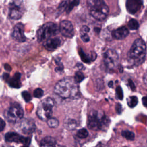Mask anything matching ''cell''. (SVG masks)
<instances>
[{
    "mask_svg": "<svg viewBox=\"0 0 147 147\" xmlns=\"http://www.w3.org/2000/svg\"><path fill=\"white\" fill-rule=\"evenodd\" d=\"M54 92L63 98H75L79 95V87L74 78L59 80L54 87Z\"/></svg>",
    "mask_w": 147,
    "mask_h": 147,
    "instance_id": "6da1fadb",
    "label": "cell"
},
{
    "mask_svg": "<svg viewBox=\"0 0 147 147\" xmlns=\"http://www.w3.org/2000/svg\"><path fill=\"white\" fill-rule=\"evenodd\" d=\"M109 123V118L102 110H92L88 116L87 126L91 130H105Z\"/></svg>",
    "mask_w": 147,
    "mask_h": 147,
    "instance_id": "7a4b0ae2",
    "label": "cell"
},
{
    "mask_svg": "<svg viewBox=\"0 0 147 147\" xmlns=\"http://www.w3.org/2000/svg\"><path fill=\"white\" fill-rule=\"evenodd\" d=\"M146 44L140 38L136 39L133 43L129 52L128 58L133 65H138L143 63L146 53Z\"/></svg>",
    "mask_w": 147,
    "mask_h": 147,
    "instance_id": "3957f363",
    "label": "cell"
},
{
    "mask_svg": "<svg viewBox=\"0 0 147 147\" xmlns=\"http://www.w3.org/2000/svg\"><path fill=\"white\" fill-rule=\"evenodd\" d=\"M87 7L90 14L96 20H105L109 13V9L104 0H87Z\"/></svg>",
    "mask_w": 147,
    "mask_h": 147,
    "instance_id": "277c9868",
    "label": "cell"
},
{
    "mask_svg": "<svg viewBox=\"0 0 147 147\" xmlns=\"http://www.w3.org/2000/svg\"><path fill=\"white\" fill-rule=\"evenodd\" d=\"M59 30V28L56 24L52 22H47L42 25L38 30L37 35L38 41L39 42L45 41L57 34Z\"/></svg>",
    "mask_w": 147,
    "mask_h": 147,
    "instance_id": "5b68a950",
    "label": "cell"
},
{
    "mask_svg": "<svg viewBox=\"0 0 147 147\" xmlns=\"http://www.w3.org/2000/svg\"><path fill=\"white\" fill-rule=\"evenodd\" d=\"M54 100L51 98H46L38 105L37 109V117L42 121H47L51 117Z\"/></svg>",
    "mask_w": 147,
    "mask_h": 147,
    "instance_id": "8992f818",
    "label": "cell"
},
{
    "mask_svg": "<svg viewBox=\"0 0 147 147\" xmlns=\"http://www.w3.org/2000/svg\"><path fill=\"white\" fill-rule=\"evenodd\" d=\"M24 116V110L18 103L12 104L6 111L5 117L11 122H16L21 119Z\"/></svg>",
    "mask_w": 147,
    "mask_h": 147,
    "instance_id": "52a82bcc",
    "label": "cell"
},
{
    "mask_svg": "<svg viewBox=\"0 0 147 147\" xmlns=\"http://www.w3.org/2000/svg\"><path fill=\"white\" fill-rule=\"evenodd\" d=\"M25 9L22 0H13L9 4V17L14 20H18L22 16Z\"/></svg>",
    "mask_w": 147,
    "mask_h": 147,
    "instance_id": "ba28073f",
    "label": "cell"
},
{
    "mask_svg": "<svg viewBox=\"0 0 147 147\" xmlns=\"http://www.w3.org/2000/svg\"><path fill=\"white\" fill-rule=\"evenodd\" d=\"M103 60L105 65L110 69H115L119 62V56L117 52L112 49H107L103 55Z\"/></svg>",
    "mask_w": 147,
    "mask_h": 147,
    "instance_id": "9c48e42d",
    "label": "cell"
},
{
    "mask_svg": "<svg viewBox=\"0 0 147 147\" xmlns=\"http://www.w3.org/2000/svg\"><path fill=\"white\" fill-rule=\"evenodd\" d=\"M5 140L7 142H14L17 143H22L28 146L30 143V138L25 137L18 134L15 132H9L5 134Z\"/></svg>",
    "mask_w": 147,
    "mask_h": 147,
    "instance_id": "30bf717a",
    "label": "cell"
},
{
    "mask_svg": "<svg viewBox=\"0 0 147 147\" xmlns=\"http://www.w3.org/2000/svg\"><path fill=\"white\" fill-rule=\"evenodd\" d=\"M59 31L61 34L67 38H72L74 35V29L72 23L68 20H63L60 23Z\"/></svg>",
    "mask_w": 147,
    "mask_h": 147,
    "instance_id": "8fae6325",
    "label": "cell"
},
{
    "mask_svg": "<svg viewBox=\"0 0 147 147\" xmlns=\"http://www.w3.org/2000/svg\"><path fill=\"white\" fill-rule=\"evenodd\" d=\"M18 128L19 130L24 134H31L35 130L36 126L32 120L24 119L19 122Z\"/></svg>",
    "mask_w": 147,
    "mask_h": 147,
    "instance_id": "7c38bea8",
    "label": "cell"
},
{
    "mask_svg": "<svg viewBox=\"0 0 147 147\" xmlns=\"http://www.w3.org/2000/svg\"><path fill=\"white\" fill-rule=\"evenodd\" d=\"M11 36L16 41L20 42L25 41L26 37L24 35V25L21 23L17 24L13 28Z\"/></svg>",
    "mask_w": 147,
    "mask_h": 147,
    "instance_id": "4fadbf2b",
    "label": "cell"
},
{
    "mask_svg": "<svg viewBox=\"0 0 147 147\" xmlns=\"http://www.w3.org/2000/svg\"><path fill=\"white\" fill-rule=\"evenodd\" d=\"M79 4V0H66L60 3L58 9L60 11H65L67 13H70L75 6Z\"/></svg>",
    "mask_w": 147,
    "mask_h": 147,
    "instance_id": "5bb4252c",
    "label": "cell"
},
{
    "mask_svg": "<svg viewBox=\"0 0 147 147\" xmlns=\"http://www.w3.org/2000/svg\"><path fill=\"white\" fill-rule=\"evenodd\" d=\"M142 3V0H126V9L129 13L135 14L141 9Z\"/></svg>",
    "mask_w": 147,
    "mask_h": 147,
    "instance_id": "9a60e30c",
    "label": "cell"
},
{
    "mask_svg": "<svg viewBox=\"0 0 147 147\" xmlns=\"http://www.w3.org/2000/svg\"><path fill=\"white\" fill-rule=\"evenodd\" d=\"M61 44V40L60 38L55 37V38H51L47 40H46L43 45L46 49L49 51H54L57 49Z\"/></svg>",
    "mask_w": 147,
    "mask_h": 147,
    "instance_id": "2e32d148",
    "label": "cell"
},
{
    "mask_svg": "<svg viewBox=\"0 0 147 147\" xmlns=\"http://www.w3.org/2000/svg\"><path fill=\"white\" fill-rule=\"evenodd\" d=\"M129 30L125 26L120 27L112 32V36L117 40H122L125 38L129 34Z\"/></svg>",
    "mask_w": 147,
    "mask_h": 147,
    "instance_id": "e0dca14e",
    "label": "cell"
},
{
    "mask_svg": "<svg viewBox=\"0 0 147 147\" xmlns=\"http://www.w3.org/2000/svg\"><path fill=\"white\" fill-rule=\"evenodd\" d=\"M40 147H64L59 145L56 140L50 136L44 138L40 142Z\"/></svg>",
    "mask_w": 147,
    "mask_h": 147,
    "instance_id": "ac0fdd59",
    "label": "cell"
},
{
    "mask_svg": "<svg viewBox=\"0 0 147 147\" xmlns=\"http://www.w3.org/2000/svg\"><path fill=\"white\" fill-rule=\"evenodd\" d=\"M79 55L81 58V60L86 63H88L91 61L95 60L96 57V55L95 52H92L91 56H90L89 55H87L81 48L79 50Z\"/></svg>",
    "mask_w": 147,
    "mask_h": 147,
    "instance_id": "d6986e66",
    "label": "cell"
},
{
    "mask_svg": "<svg viewBox=\"0 0 147 147\" xmlns=\"http://www.w3.org/2000/svg\"><path fill=\"white\" fill-rule=\"evenodd\" d=\"M21 74L18 72H16L14 75L13 76V78H11L9 81H8V84L9 85L13 88H19L21 86V82H20V79H21Z\"/></svg>",
    "mask_w": 147,
    "mask_h": 147,
    "instance_id": "ffe728a7",
    "label": "cell"
},
{
    "mask_svg": "<svg viewBox=\"0 0 147 147\" xmlns=\"http://www.w3.org/2000/svg\"><path fill=\"white\" fill-rule=\"evenodd\" d=\"M65 127L68 130H74L77 126L76 121L73 119H69L65 123Z\"/></svg>",
    "mask_w": 147,
    "mask_h": 147,
    "instance_id": "44dd1931",
    "label": "cell"
},
{
    "mask_svg": "<svg viewBox=\"0 0 147 147\" xmlns=\"http://www.w3.org/2000/svg\"><path fill=\"white\" fill-rule=\"evenodd\" d=\"M121 134L123 137L130 141H133L135 137L134 133L130 130H122Z\"/></svg>",
    "mask_w": 147,
    "mask_h": 147,
    "instance_id": "7402d4cb",
    "label": "cell"
},
{
    "mask_svg": "<svg viewBox=\"0 0 147 147\" xmlns=\"http://www.w3.org/2000/svg\"><path fill=\"white\" fill-rule=\"evenodd\" d=\"M47 123L49 127L51 128H55L59 126V122L58 119H57L56 118L51 117L47 120Z\"/></svg>",
    "mask_w": 147,
    "mask_h": 147,
    "instance_id": "603a6c76",
    "label": "cell"
},
{
    "mask_svg": "<svg viewBox=\"0 0 147 147\" xmlns=\"http://www.w3.org/2000/svg\"><path fill=\"white\" fill-rule=\"evenodd\" d=\"M138 103V99L136 96H130L127 99V105L130 107H135Z\"/></svg>",
    "mask_w": 147,
    "mask_h": 147,
    "instance_id": "cb8c5ba5",
    "label": "cell"
},
{
    "mask_svg": "<svg viewBox=\"0 0 147 147\" xmlns=\"http://www.w3.org/2000/svg\"><path fill=\"white\" fill-rule=\"evenodd\" d=\"M128 26L131 30H137L139 28V24L135 19H131L128 22Z\"/></svg>",
    "mask_w": 147,
    "mask_h": 147,
    "instance_id": "d4e9b609",
    "label": "cell"
},
{
    "mask_svg": "<svg viewBox=\"0 0 147 147\" xmlns=\"http://www.w3.org/2000/svg\"><path fill=\"white\" fill-rule=\"evenodd\" d=\"M85 78V76L84 75V74L81 72V71H77L75 72V76L74 78L75 81L77 83H80Z\"/></svg>",
    "mask_w": 147,
    "mask_h": 147,
    "instance_id": "484cf974",
    "label": "cell"
},
{
    "mask_svg": "<svg viewBox=\"0 0 147 147\" xmlns=\"http://www.w3.org/2000/svg\"><path fill=\"white\" fill-rule=\"evenodd\" d=\"M76 136L79 138H85L88 136V132L85 128H82L78 131Z\"/></svg>",
    "mask_w": 147,
    "mask_h": 147,
    "instance_id": "4316f807",
    "label": "cell"
},
{
    "mask_svg": "<svg viewBox=\"0 0 147 147\" xmlns=\"http://www.w3.org/2000/svg\"><path fill=\"white\" fill-rule=\"evenodd\" d=\"M44 95V91L43 90L40 88H37L36 90H34V92H33V95L34 97L37 98H40L41 97H42Z\"/></svg>",
    "mask_w": 147,
    "mask_h": 147,
    "instance_id": "83f0119b",
    "label": "cell"
},
{
    "mask_svg": "<svg viewBox=\"0 0 147 147\" xmlns=\"http://www.w3.org/2000/svg\"><path fill=\"white\" fill-rule=\"evenodd\" d=\"M116 95L118 99L120 100H122L123 98V94L122 90V88L120 86H117L116 88Z\"/></svg>",
    "mask_w": 147,
    "mask_h": 147,
    "instance_id": "f1b7e54d",
    "label": "cell"
},
{
    "mask_svg": "<svg viewBox=\"0 0 147 147\" xmlns=\"http://www.w3.org/2000/svg\"><path fill=\"white\" fill-rule=\"evenodd\" d=\"M22 98H24V99L25 100V102H29L31 99H32V96L30 95V94L26 91H24L22 92L21 94Z\"/></svg>",
    "mask_w": 147,
    "mask_h": 147,
    "instance_id": "f546056e",
    "label": "cell"
},
{
    "mask_svg": "<svg viewBox=\"0 0 147 147\" xmlns=\"http://www.w3.org/2000/svg\"><path fill=\"white\" fill-rule=\"evenodd\" d=\"M56 63L57 65V67L55 68V71L57 72H62L63 71V65L60 61H59L58 60H56Z\"/></svg>",
    "mask_w": 147,
    "mask_h": 147,
    "instance_id": "4dcf8cb0",
    "label": "cell"
},
{
    "mask_svg": "<svg viewBox=\"0 0 147 147\" xmlns=\"http://www.w3.org/2000/svg\"><path fill=\"white\" fill-rule=\"evenodd\" d=\"M89 31H90V28L86 25H83L80 28V35L83 34H87V33Z\"/></svg>",
    "mask_w": 147,
    "mask_h": 147,
    "instance_id": "1f68e13d",
    "label": "cell"
},
{
    "mask_svg": "<svg viewBox=\"0 0 147 147\" xmlns=\"http://www.w3.org/2000/svg\"><path fill=\"white\" fill-rule=\"evenodd\" d=\"M81 39L85 42H87L90 41V37L87 34H83L80 35Z\"/></svg>",
    "mask_w": 147,
    "mask_h": 147,
    "instance_id": "d6a6232c",
    "label": "cell"
},
{
    "mask_svg": "<svg viewBox=\"0 0 147 147\" xmlns=\"http://www.w3.org/2000/svg\"><path fill=\"white\" fill-rule=\"evenodd\" d=\"M6 123L3 119H2L1 118H0V131H2L4 130L5 127Z\"/></svg>",
    "mask_w": 147,
    "mask_h": 147,
    "instance_id": "836d02e7",
    "label": "cell"
},
{
    "mask_svg": "<svg viewBox=\"0 0 147 147\" xmlns=\"http://www.w3.org/2000/svg\"><path fill=\"white\" fill-rule=\"evenodd\" d=\"M115 109H116V111L118 114H121L122 111V108L121 105L120 103H117L115 106Z\"/></svg>",
    "mask_w": 147,
    "mask_h": 147,
    "instance_id": "e575fe53",
    "label": "cell"
},
{
    "mask_svg": "<svg viewBox=\"0 0 147 147\" xmlns=\"http://www.w3.org/2000/svg\"><path fill=\"white\" fill-rule=\"evenodd\" d=\"M128 83H129V86L130 87L131 90L133 91H134L136 89V86L133 83V82L131 80V79H129L128 80Z\"/></svg>",
    "mask_w": 147,
    "mask_h": 147,
    "instance_id": "d590c367",
    "label": "cell"
},
{
    "mask_svg": "<svg viewBox=\"0 0 147 147\" xmlns=\"http://www.w3.org/2000/svg\"><path fill=\"white\" fill-rule=\"evenodd\" d=\"M9 74H7V73H4L3 74V76H2V78L5 81H7L8 82L9 81Z\"/></svg>",
    "mask_w": 147,
    "mask_h": 147,
    "instance_id": "8d00e7d4",
    "label": "cell"
},
{
    "mask_svg": "<svg viewBox=\"0 0 147 147\" xmlns=\"http://www.w3.org/2000/svg\"><path fill=\"white\" fill-rule=\"evenodd\" d=\"M142 101L144 106L145 107H147V96L143 97L142 99Z\"/></svg>",
    "mask_w": 147,
    "mask_h": 147,
    "instance_id": "74e56055",
    "label": "cell"
},
{
    "mask_svg": "<svg viewBox=\"0 0 147 147\" xmlns=\"http://www.w3.org/2000/svg\"><path fill=\"white\" fill-rule=\"evenodd\" d=\"M4 68L5 69V70L7 71H10L11 70V67L8 64H5L4 65Z\"/></svg>",
    "mask_w": 147,
    "mask_h": 147,
    "instance_id": "f35d334b",
    "label": "cell"
},
{
    "mask_svg": "<svg viewBox=\"0 0 147 147\" xmlns=\"http://www.w3.org/2000/svg\"><path fill=\"white\" fill-rule=\"evenodd\" d=\"M76 67H77L80 71L84 68L83 65L82 64H80V63H78V64H76Z\"/></svg>",
    "mask_w": 147,
    "mask_h": 147,
    "instance_id": "ab89813d",
    "label": "cell"
},
{
    "mask_svg": "<svg viewBox=\"0 0 147 147\" xmlns=\"http://www.w3.org/2000/svg\"><path fill=\"white\" fill-rule=\"evenodd\" d=\"M94 31L96 33H99L100 32V28H98V27H95L94 28Z\"/></svg>",
    "mask_w": 147,
    "mask_h": 147,
    "instance_id": "60d3db41",
    "label": "cell"
},
{
    "mask_svg": "<svg viewBox=\"0 0 147 147\" xmlns=\"http://www.w3.org/2000/svg\"><path fill=\"white\" fill-rule=\"evenodd\" d=\"M144 83L147 84V74H145L144 77Z\"/></svg>",
    "mask_w": 147,
    "mask_h": 147,
    "instance_id": "b9f144b4",
    "label": "cell"
},
{
    "mask_svg": "<svg viewBox=\"0 0 147 147\" xmlns=\"http://www.w3.org/2000/svg\"><path fill=\"white\" fill-rule=\"evenodd\" d=\"M108 86L109 87H112L113 86V81H110L108 83Z\"/></svg>",
    "mask_w": 147,
    "mask_h": 147,
    "instance_id": "7bdbcfd3",
    "label": "cell"
},
{
    "mask_svg": "<svg viewBox=\"0 0 147 147\" xmlns=\"http://www.w3.org/2000/svg\"><path fill=\"white\" fill-rule=\"evenodd\" d=\"M22 147H28V146H26V145H25V146H22Z\"/></svg>",
    "mask_w": 147,
    "mask_h": 147,
    "instance_id": "ee69618b",
    "label": "cell"
},
{
    "mask_svg": "<svg viewBox=\"0 0 147 147\" xmlns=\"http://www.w3.org/2000/svg\"><path fill=\"white\" fill-rule=\"evenodd\" d=\"M125 147H126V146H125Z\"/></svg>",
    "mask_w": 147,
    "mask_h": 147,
    "instance_id": "f6af8a7d",
    "label": "cell"
}]
</instances>
